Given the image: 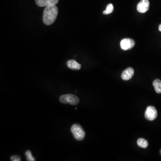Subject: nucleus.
<instances>
[{
	"label": "nucleus",
	"mask_w": 161,
	"mask_h": 161,
	"mask_svg": "<svg viewBox=\"0 0 161 161\" xmlns=\"http://www.w3.org/2000/svg\"><path fill=\"white\" fill-rule=\"evenodd\" d=\"M58 10L56 5L46 7L43 14V22L45 25H51L56 20Z\"/></svg>",
	"instance_id": "f257e3e1"
},
{
	"label": "nucleus",
	"mask_w": 161,
	"mask_h": 161,
	"mask_svg": "<svg viewBox=\"0 0 161 161\" xmlns=\"http://www.w3.org/2000/svg\"><path fill=\"white\" fill-rule=\"evenodd\" d=\"M71 131L77 141H82L85 137V132L82 127L78 124H74L71 128Z\"/></svg>",
	"instance_id": "f03ea898"
},
{
	"label": "nucleus",
	"mask_w": 161,
	"mask_h": 161,
	"mask_svg": "<svg viewBox=\"0 0 161 161\" xmlns=\"http://www.w3.org/2000/svg\"><path fill=\"white\" fill-rule=\"evenodd\" d=\"M60 100L63 104H69L71 105H76L79 102L78 98L72 94L63 95L60 98Z\"/></svg>",
	"instance_id": "7ed1b4c3"
},
{
	"label": "nucleus",
	"mask_w": 161,
	"mask_h": 161,
	"mask_svg": "<svg viewBox=\"0 0 161 161\" xmlns=\"http://www.w3.org/2000/svg\"><path fill=\"white\" fill-rule=\"evenodd\" d=\"M157 115V111L154 106H148L147 107L144 116L147 120L153 121L156 118Z\"/></svg>",
	"instance_id": "20e7f679"
},
{
	"label": "nucleus",
	"mask_w": 161,
	"mask_h": 161,
	"mask_svg": "<svg viewBox=\"0 0 161 161\" xmlns=\"http://www.w3.org/2000/svg\"><path fill=\"white\" fill-rule=\"evenodd\" d=\"M135 43L132 39L125 38L123 39L120 43V47L123 50H128L132 49L135 46Z\"/></svg>",
	"instance_id": "39448f33"
},
{
	"label": "nucleus",
	"mask_w": 161,
	"mask_h": 161,
	"mask_svg": "<svg viewBox=\"0 0 161 161\" xmlns=\"http://www.w3.org/2000/svg\"><path fill=\"white\" fill-rule=\"evenodd\" d=\"M150 2L148 0H142L137 6V10L139 13H144L149 9Z\"/></svg>",
	"instance_id": "423d86ee"
},
{
	"label": "nucleus",
	"mask_w": 161,
	"mask_h": 161,
	"mask_svg": "<svg viewBox=\"0 0 161 161\" xmlns=\"http://www.w3.org/2000/svg\"><path fill=\"white\" fill-rule=\"evenodd\" d=\"M59 0H35L37 6L40 7H47L55 6L58 2Z\"/></svg>",
	"instance_id": "0eeeda50"
},
{
	"label": "nucleus",
	"mask_w": 161,
	"mask_h": 161,
	"mask_svg": "<svg viewBox=\"0 0 161 161\" xmlns=\"http://www.w3.org/2000/svg\"><path fill=\"white\" fill-rule=\"evenodd\" d=\"M134 70L131 67L127 68L121 74V78L124 80H128L131 79L134 75Z\"/></svg>",
	"instance_id": "6e6552de"
},
{
	"label": "nucleus",
	"mask_w": 161,
	"mask_h": 161,
	"mask_svg": "<svg viewBox=\"0 0 161 161\" xmlns=\"http://www.w3.org/2000/svg\"><path fill=\"white\" fill-rule=\"evenodd\" d=\"M67 65L70 69L72 70H80L81 68V65L74 60H68L67 62Z\"/></svg>",
	"instance_id": "1a4fd4ad"
},
{
	"label": "nucleus",
	"mask_w": 161,
	"mask_h": 161,
	"mask_svg": "<svg viewBox=\"0 0 161 161\" xmlns=\"http://www.w3.org/2000/svg\"><path fill=\"white\" fill-rule=\"evenodd\" d=\"M153 85L156 92L158 93H161V80L159 79L155 80L153 82Z\"/></svg>",
	"instance_id": "9d476101"
},
{
	"label": "nucleus",
	"mask_w": 161,
	"mask_h": 161,
	"mask_svg": "<svg viewBox=\"0 0 161 161\" xmlns=\"http://www.w3.org/2000/svg\"><path fill=\"white\" fill-rule=\"evenodd\" d=\"M137 145L139 147L145 149L147 148L148 145V142L145 139L143 138H139L137 141Z\"/></svg>",
	"instance_id": "9b49d317"
},
{
	"label": "nucleus",
	"mask_w": 161,
	"mask_h": 161,
	"mask_svg": "<svg viewBox=\"0 0 161 161\" xmlns=\"http://www.w3.org/2000/svg\"><path fill=\"white\" fill-rule=\"evenodd\" d=\"M26 157H27V160L28 161H35V158L33 157L32 155V152L30 150H27L26 151L25 153Z\"/></svg>",
	"instance_id": "f8f14e48"
},
{
	"label": "nucleus",
	"mask_w": 161,
	"mask_h": 161,
	"mask_svg": "<svg viewBox=\"0 0 161 161\" xmlns=\"http://www.w3.org/2000/svg\"><path fill=\"white\" fill-rule=\"evenodd\" d=\"M113 10H114V6L112 4H109L107 5L106 6V9L105 11L106 12V14H110L113 12Z\"/></svg>",
	"instance_id": "ddd939ff"
},
{
	"label": "nucleus",
	"mask_w": 161,
	"mask_h": 161,
	"mask_svg": "<svg viewBox=\"0 0 161 161\" xmlns=\"http://www.w3.org/2000/svg\"><path fill=\"white\" fill-rule=\"evenodd\" d=\"M10 159L13 161H21V157L18 155L12 156L10 157Z\"/></svg>",
	"instance_id": "4468645a"
},
{
	"label": "nucleus",
	"mask_w": 161,
	"mask_h": 161,
	"mask_svg": "<svg viewBox=\"0 0 161 161\" xmlns=\"http://www.w3.org/2000/svg\"><path fill=\"white\" fill-rule=\"evenodd\" d=\"M158 29H159V31H160V32H161V24H160V25H159V27H158Z\"/></svg>",
	"instance_id": "2eb2a0df"
},
{
	"label": "nucleus",
	"mask_w": 161,
	"mask_h": 161,
	"mask_svg": "<svg viewBox=\"0 0 161 161\" xmlns=\"http://www.w3.org/2000/svg\"><path fill=\"white\" fill-rule=\"evenodd\" d=\"M160 153H161V150H160Z\"/></svg>",
	"instance_id": "dca6fc26"
}]
</instances>
